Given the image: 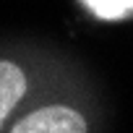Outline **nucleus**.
Wrapping results in <instances>:
<instances>
[{"mask_svg":"<svg viewBox=\"0 0 133 133\" xmlns=\"http://www.w3.org/2000/svg\"><path fill=\"white\" fill-rule=\"evenodd\" d=\"M11 133H86V120L71 107H42L16 123Z\"/></svg>","mask_w":133,"mask_h":133,"instance_id":"nucleus-1","label":"nucleus"},{"mask_svg":"<svg viewBox=\"0 0 133 133\" xmlns=\"http://www.w3.org/2000/svg\"><path fill=\"white\" fill-rule=\"evenodd\" d=\"M26 91V76L18 65L0 60V125Z\"/></svg>","mask_w":133,"mask_h":133,"instance_id":"nucleus-2","label":"nucleus"},{"mask_svg":"<svg viewBox=\"0 0 133 133\" xmlns=\"http://www.w3.org/2000/svg\"><path fill=\"white\" fill-rule=\"evenodd\" d=\"M86 5L102 18H120L133 13V0H86Z\"/></svg>","mask_w":133,"mask_h":133,"instance_id":"nucleus-3","label":"nucleus"}]
</instances>
